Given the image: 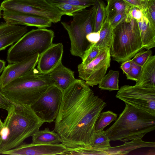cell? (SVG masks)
<instances>
[{"mask_svg": "<svg viewBox=\"0 0 155 155\" xmlns=\"http://www.w3.org/2000/svg\"><path fill=\"white\" fill-rule=\"evenodd\" d=\"M152 54V51L151 50L145 51L142 49L137 53L131 60L135 63L142 67Z\"/></svg>", "mask_w": 155, "mask_h": 155, "instance_id": "1f68e13d", "label": "cell"}, {"mask_svg": "<svg viewBox=\"0 0 155 155\" xmlns=\"http://www.w3.org/2000/svg\"><path fill=\"white\" fill-rule=\"evenodd\" d=\"M67 149L62 143L54 144H28L23 143L2 154L11 155H61Z\"/></svg>", "mask_w": 155, "mask_h": 155, "instance_id": "5bb4252c", "label": "cell"}, {"mask_svg": "<svg viewBox=\"0 0 155 155\" xmlns=\"http://www.w3.org/2000/svg\"><path fill=\"white\" fill-rule=\"evenodd\" d=\"M63 91L53 85L31 106L37 116L44 123L54 121L58 114Z\"/></svg>", "mask_w": 155, "mask_h": 155, "instance_id": "30bf717a", "label": "cell"}, {"mask_svg": "<svg viewBox=\"0 0 155 155\" xmlns=\"http://www.w3.org/2000/svg\"><path fill=\"white\" fill-rule=\"evenodd\" d=\"M144 48L137 21L132 18L127 22L124 20L113 30V38L110 49L113 60L122 63L131 59Z\"/></svg>", "mask_w": 155, "mask_h": 155, "instance_id": "5b68a950", "label": "cell"}, {"mask_svg": "<svg viewBox=\"0 0 155 155\" xmlns=\"http://www.w3.org/2000/svg\"><path fill=\"white\" fill-rule=\"evenodd\" d=\"M107 16L106 6L102 0L99 1L96 4L94 32L99 31Z\"/></svg>", "mask_w": 155, "mask_h": 155, "instance_id": "484cf974", "label": "cell"}, {"mask_svg": "<svg viewBox=\"0 0 155 155\" xmlns=\"http://www.w3.org/2000/svg\"><path fill=\"white\" fill-rule=\"evenodd\" d=\"M129 9L117 14L109 21L110 26L113 30L125 19L127 13Z\"/></svg>", "mask_w": 155, "mask_h": 155, "instance_id": "836d02e7", "label": "cell"}, {"mask_svg": "<svg viewBox=\"0 0 155 155\" xmlns=\"http://www.w3.org/2000/svg\"><path fill=\"white\" fill-rule=\"evenodd\" d=\"M106 106L85 81L77 79L63 91L53 130L67 147H92L96 122Z\"/></svg>", "mask_w": 155, "mask_h": 155, "instance_id": "6da1fadb", "label": "cell"}, {"mask_svg": "<svg viewBox=\"0 0 155 155\" xmlns=\"http://www.w3.org/2000/svg\"><path fill=\"white\" fill-rule=\"evenodd\" d=\"M10 103L4 97L0 90V108L7 110Z\"/></svg>", "mask_w": 155, "mask_h": 155, "instance_id": "f35d334b", "label": "cell"}, {"mask_svg": "<svg viewBox=\"0 0 155 155\" xmlns=\"http://www.w3.org/2000/svg\"><path fill=\"white\" fill-rule=\"evenodd\" d=\"M27 26L12 24L6 22L0 24V51L18 40L27 31Z\"/></svg>", "mask_w": 155, "mask_h": 155, "instance_id": "e0dca14e", "label": "cell"}, {"mask_svg": "<svg viewBox=\"0 0 155 155\" xmlns=\"http://www.w3.org/2000/svg\"><path fill=\"white\" fill-rule=\"evenodd\" d=\"M32 143L34 144H54L62 143L59 135L48 127L35 131L32 135Z\"/></svg>", "mask_w": 155, "mask_h": 155, "instance_id": "44dd1931", "label": "cell"}, {"mask_svg": "<svg viewBox=\"0 0 155 155\" xmlns=\"http://www.w3.org/2000/svg\"><path fill=\"white\" fill-rule=\"evenodd\" d=\"M144 88H155V55H151L142 66L135 85Z\"/></svg>", "mask_w": 155, "mask_h": 155, "instance_id": "d6986e66", "label": "cell"}, {"mask_svg": "<svg viewBox=\"0 0 155 155\" xmlns=\"http://www.w3.org/2000/svg\"><path fill=\"white\" fill-rule=\"evenodd\" d=\"M54 31L38 28L26 33L8 49L6 60L8 64L16 62L34 54L40 55L53 44Z\"/></svg>", "mask_w": 155, "mask_h": 155, "instance_id": "52a82bcc", "label": "cell"}, {"mask_svg": "<svg viewBox=\"0 0 155 155\" xmlns=\"http://www.w3.org/2000/svg\"><path fill=\"white\" fill-rule=\"evenodd\" d=\"M6 62L4 60L0 59V74L3 72L5 67Z\"/></svg>", "mask_w": 155, "mask_h": 155, "instance_id": "ab89813d", "label": "cell"}, {"mask_svg": "<svg viewBox=\"0 0 155 155\" xmlns=\"http://www.w3.org/2000/svg\"><path fill=\"white\" fill-rule=\"evenodd\" d=\"M2 14L5 22L15 25L34 26L46 28L51 26L52 22L44 17L30 14L4 10Z\"/></svg>", "mask_w": 155, "mask_h": 155, "instance_id": "2e32d148", "label": "cell"}, {"mask_svg": "<svg viewBox=\"0 0 155 155\" xmlns=\"http://www.w3.org/2000/svg\"><path fill=\"white\" fill-rule=\"evenodd\" d=\"M7 111L0 128V154L21 145L44 123L31 106L10 103Z\"/></svg>", "mask_w": 155, "mask_h": 155, "instance_id": "7a4b0ae2", "label": "cell"}, {"mask_svg": "<svg viewBox=\"0 0 155 155\" xmlns=\"http://www.w3.org/2000/svg\"><path fill=\"white\" fill-rule=\"evenodd\" d=\"M100 51V48L96 44H91L85 51L82 59V62L81 63L84 65L88 64L98 56Z\"/></svg>", "mask_w": 155, "mask_h": 155, "instance_id": "f546056e", "label": "cell"}, {"mask_svg": "<svg viewBox=\"0 0 155 155\" xmlns=\"http://www.w3.org/2000/svg\"><path fill=\"white\" fill-rule=\"evenodd\" d=\"M115 97L125 104L155 116V88L124 85Z\"/></svg>", "mask_w": 155, "mask_h": 155, "instance_id": "9c48e42d", "label": "cell"}, {"mask_svg": "<svg viewBox=\"0 0 155 155\" xmlns=\"http://www.w3.org/2000/svg\"><path fill=\"white\" fill-rule=\"evenodd\" d=\"M132 6L136 7L142 11L146 8L148 0H123Z\"/></svg>", "mask_w": 155, "mask_h": 155, "instance_id": "e575fe53", "label": "cell"}, {"mask_svg": "<svg viewBox=\"0 0 155 155\" xmlns=\"http://www.w3.org/2000/svg\"><path fill=\"white\" fill-rule=\"evenodd\" d=\"M40 54L37 53L24 59L5 66L0 76V88H3L14 80L35 68Z\"/></svg>", "mask_w": 155, "mask_h": 155, "instance_id": "4fadbf2b", "label": "cell"}, {"mask_svg": "<svg viewBox=\"0 0 155 155\" xmlns=\"http://www.w3.org/2000/svg\"><path fill=\"white\" fill-rule=\"evenodd\" d=\"M63 53L62 43L53 44L39 56L37 69L48 74L62 63Z\"/></svg>", "mask_w": 155, "mask_h": 155, "instance_id": "9a60e30c", "label": "cell"}, {"mask_svg": "<svg viewBox=\"0 0 155 155\" xmlns=\"http://www.w3.org/2000/svg\"><path fill=\"white\" fill-rule=\"evenodd\" d=\"M142 67L132 61L129 73L126 74L127 79L137 81L138 79Z\"/></svg>", "mask_w": 155, "mask_h": 155, "instance_id": "d6a6232c", "label": "cell"}, {"mask_svg": "<svg viewBox=\"0 0 155 155\" xmlns=\"http://www.w3.org/2000/svg\"><path fill=\"white\" fill-rule=\"evenodd\" d=\"M60 11L63 15L74 16L79 11L86 8L85 7L65 3H60L53 5Z\"/></svg>", "mask_w": 155, "mask_h": 155, "instance_id": "4316f807", "label": "cell"}, {"mask_svg": "<svg viewBox=\"0 0 155 155\" xmlns=\"http://www.w3.org/2000/svg\"><path fill=\"white\" fill-rule=\"evenodd\" d=\"M2 9L0 7V19L1 18V17H2Z\"/></svg>", "mask_w": 155, "mask_h": 155, "instance_id": "60d3db41", "label": "cell"}, {"mask_svg": "<svg viewBox=\"0 0 155 155\" xmlns=\"http://www.w3.org/2000/svg\"><path fill=\"white\" fill-rule=\"evenodd\" d=\"M98 56L88 64L81 63L78 67V76L89 86L98 84L110 66V55L108 48H100Z\"/></svg>", "mask_w": 155, "mask_h": 155, "instance_id": "8fae6325", "label": "cell"}, {"mask_svg": "<svg viewBox=\"0 0 155 155\" xmlns=\"http://www.w3.org/2000/svg\"><path fill=\"white\" fill-rule=\"evenodd\" d=\"M137 21L144 48L149 50L154 47L155 28L151 26L144 15L141 19Z\"/></svg>", "mask_w": 155, "mask_h": 155, "instance_id": "ffe728a7", "label": "cell"}, {"mask_svg": "<svg viewBox=\"0 0 155 155\" xmlns=\"http://www.w3.org/2000/svg\"><path fill=\"white\" fill-rule=\"evenodd\" d=\"M120 68L122 70L123 73L126 75L129 72L131 67V59L127 60L122 63Z\"/></svg>", "mask_w": 155, "mask_h": 155, "instance_id": "74e56055", "label": "cell"}, {"mask_svg": "<svg viewBox=\"0 0 155 155\" xmlns=\"http://www.w3.org/2000/svg\"><path fill=\"white\" fill-rule=\"evenodd\" d=\"M117 118V114L112 111L108 110L101 112L95 123V133L104 131V129L111 122L115 121Z\"/></svg>", "mask_w": 155, "mask_h": 155, "instance_id": "d4e9b609", "label": "cell"}, {"mask_svg": "<svg viewBox=\"0 0 155 155\" xmlns=\"http://www.w3.org/2000/svg\"><path fill=\"white\" fill-rule=\"evenodd\" d=\"M53 85L54 81L48 74L41 73L35 68L0 90L10 103L31 106Z\"/></svg>", "mask_w": 155, "mask_h": 155, "instance_id": "3957f363", "label": "cell"}, {"mask_svg": "<svg viewBox=\"0 0 155 155\" xmlns=\"http://www.w3.org/2000/svg\"><path fill=\"white\" fill-rule=\"evenodd\" d=\"M100 31V38L96 45L100 48H107L110 50L113 38V29L107 17Z\"/></svg>", "mask_w": 155, "mask_h": 155, "instance_id": "7402d4cb", "label": "cell"}, {"mask_svg": "<svg viewBox=\"0 0 155 155\" xmlns=\"http://www.w3.org/2000/svg\"><path fill=\"white\" fill-rule=\"evenodd\" d=\"M0 7L2 11L40 16L53 23L60 21L63 15L57 7L46 0H4Z\"/></svg>", "mask_w": 155, "mask_h": 155, "instance_id": "ba28073f", "label": "cell"}, {"mask_svg": "<svg viewBox=\"0 0 155 155\" xmlns=\"http://www.w3.org/2000/svg\"><path fill=\"white\" fill-rule=\"evenodd\" d=\"M49 3L54 5L55 4L65 3L80 6L87 8L96 4L98 1L103 0H46Z\"/></svg>", "mask_w": 155, "mask_h": 155, "instance_id": "f1b7e54d", "label": "cell"}, {"mask_svg": "<svg viewBox=\"0 0 155 155\" xmlns=\"http://www.w3.org/2000/svg\"><path fill=\"white\" fill-rule=\"evenodd\" d=\"M96 10V5L89 9L84 8L79 11L70 22H61L69 37L71 54L81 59L91 44L86 37L94 32Z\"/></svg>", "mask_w": 155, "mask_h": 155, "instance_id": "8992f818", "label": "cell"}, {"mask_svg": "<svg viewBox=\"0 0 155 155\" xmlns=\"http://www.w3.org/2000/svg\"><path fill=\"white\" fill-rule=\"evenodd\" d=\"M3 123L1 120L0 118V128L2 127L3 124Z\"/></svg>", "mask_w": 155, "mask_h": 155, "instance_id": "b9f144b4", "label": "cell"}, {"mask_svg": "<svg viewBox=\"0 0 155 155\" xmlns=\"http://www.w3.org/2000/svg\"><path fill=\"white\" fill-rule=\"evenodd\" d=\"M107 1V2L109 0H106Z\"/></svg>", "mask_w": 155, "mask_h": 155, "instance_id": "7bdbcfd3", "label": "cell"}, {"mask_svg": "<svg viewBox=\"0 0 155 155\" xmlns=\"http://www.w3.org/2000/svg\"><path fill=\"white\" fill-rule=\"evenodd\" d=\"M119 74L118 71L110 70L99 82V87L110 91L118 90Z\"/></svg>", "mask_w": 155, "mask_h": 155, "instance_id": "603a6c76", "label": "cell"}, {"mask_svg": "<svg viewBox=\"0 0 155 155\" xmlns=\"http://www.w3.org/2000/svg\"><path fill=\"white\" fill-rule=\"evenodd\" d=\"M100 30L97 32H92L86 36V39L91 44H96L100 38Z\"/></svg>", "mask_w": 155, "mask_h": 155, "instance_id": "8d00e7d4", "label": "cell"}, {"mask_svg": "<svg viewBox=\"0 0 155 155\" xmlns=\"http://www.w3.org/2000/svg\"><path fill=\"white\" fill-rule=\"evenodd\" d=\"M129 12L132 17L137 21L141 19L144 15L142 10L135 7L130 6Z\"/></svg>", "mask_w": 155, "mask_h": 155, "instance_id": "d590c367", "label": "cell"}, {"mask_svg": "<svg viewBox=\"0 0 155 155\" xmlns=\"http://www.w3.org/2000/svg\"><path fill=\"white\" fill-rule=\"evenodd\" d=\"M155 147L154 142L145 141L142 138H140L125 142L121 145L106 148H97L92 146L74 148L73 152L75 155H125L137 149Z\"/></svg>", "mask_w": 155, "mask_h": 155, "instance_id": "7c38bea8", "label": "cell"}, {"mask_svg": "<svg viewBox=\"0 0 155 155\" xmlns=\"http://www.w3.org/2000/svg\"><path fill=\"white\" fill-rule=\"evenodd\" d=\"M110 140L104 132V130L98 133H95L93 147L104 148L111 147Z\"/></svg>", "mask_w": 155, "mask_h": 155, "instance_id": "83f0119b", "label": "cell"}, {"mask_svg": "<svg viewBox=\"0 0 155 155\" xmlns=\"http://www.w3.org/2000/svg\"><path fill=\"white\" fill-rule=\"evenodd\" d=\"M74 73L61 63L48 74L54 81V85L63 91L77 79Z\"/></svg>", "mask_w": 155, "mask_h": 155, "instance_id": "ac0fdd59", "label": "cell"}, {"mask_svg": "<svg viewBox=\"0 0 155 155\" xmlns=\"http://www.w3.org/2000/svg\"><path fill=\"white\" fill-rule=\"evenodd\" d=\"M130 7L123 0H109L106 6L107 18L109 21L117 14L128 10Z\"/></svg>", "mask_w": 155, "mask_h": 155, "instance_id": "cb8c5ba5", "label": "cell"}, {"mask_svg": "<svg viewBox=\"0 0 155 155\" xmlns=\"http://www.w3.org/2000/svg\"><path fill=\"white\" fill-rule=\"evenodd\" d=\"M142 11L151 26L155 28V0H148L146 8Z\"/></svg>", "mask_w": 155, "mask_h": 155, "instance_id": "4dcf8cb0", "label": "cell"}, {"mask_svg": "<svg viewBox=\"0 0 155 155\" xmlns=\"http://www.w3.org/2000/svg\"><path fill=\"white\" fill-rule=\"evenodd\" d=\"M155 129V116L125 104L114 123L104 131L110 141L124 142L143 138Z\"/></svg>", "mask_w": 155, "mask_h": 155, "instance_id": "277c9868", "label": "cell"}]
</instances>
